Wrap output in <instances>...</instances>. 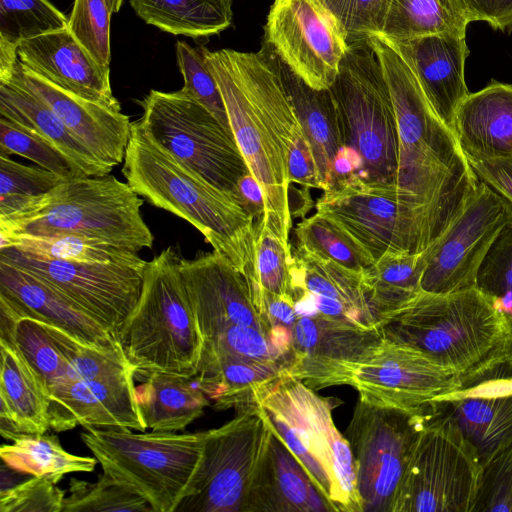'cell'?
Here are the masks:
<instances>
[{
	"instance_id": "cell-43",
	"label": "cell",
	"mask_w": 512,
	"mask_h": 512,
	"mask_svg": "<svg viewBox=\"0 0 512 512\" xmlns=\"http://www.w3.org/2000/svg\"><path fill=\"white\" fill-rule=\"evenodd\" d=\"M5 341L17 349L48 391L63 380L68 362L46 323L28 316L21 317Z\"/></svg>"
},
{
	"instance_id": "cell-4",
	"label": "cell",
	"mask_w": 512,
	"mask_h": 512,
	"mask_svg": "<svg viewBox=\"0 0 512 512\" xmlns=\"http://www.w3.org/2000/svg\"><path fill=\"white\" fill-rule=\"evenodd\" d=\"M383 338L419 350L461 378L512 342L507 318L477 287L434 294L421 291L383 315Z\"/></svg>"
},
{
	"instance_id": "cell-1",
	"label": "cell",
	"mask_w": 512,
	"mask_h": 512,
	"mask_svg": "<svg viewBox=\"0 0 512 512\" xmlns=\"http://www.w3.org/2000/svg\"><path fill=\"white\" fill-rule=\"evenodd\" d=\"M199 47L219 86L234 139L262 188L264 219L289 243L293 217L288 157L301 125L271 52L267 46L255 53Z\"/></svg>"
},
{
	"instance_id": "cell-35",
	"label": "cell",
	"mask_w": 512,
	"mask_h": 512,
	"mask_svg": "<svg viewBox=\"0 0 512 512\" xmlns=\"http://www.w3.org/2000/svg\"><path fill=\"white\" fill-rule=\"evenodd\" d=\"M439 405L476 448L482 465L512 443V395L470 397Z\"/></svg>"
},
{
	"instance_id": "cell-41",
	"label": "cell",
	"mask_w": 512,
	"mask_h": 512,
	"mask_svg": "<svg viewBox=\"0 0 512 512\" xmlns=\"http://www.w3.org/2000/svg\"><path fill=\"white\" fill-rule=\"evenodd\" d=\"M294 232L296 246L346 268L363 272L374 262L363 247L331 220L317 212L299 222Z\"/></svg>"
},
{
	"instance_id": "cell-25",
	"label": "cell",
	"mask_w": 512,
	"mask_h": 512,
	"mask_svg": "<svg viewBox=\"0 0 512 512\" xmlns=\"http://www.w3.org/2000/svg\"><path fill=\"white\" fill-rule=\"evenodd\" d=\"M384 40L405 61L437 116L453 131L456 110L470 93L465 81L466 34Z\"/></svg>"
},
{
	"instance_id": "cell-7",
	"label": "cell",
	"mask_w": 512,
	"mask_h": 512,
	"mask_svg": "<svg viewBox=\"0 0 512 512\" xmlns=\"http://www.w3.org/2000/svg\"><path fill=\"white\" fill-rule=\"evenodd\" d=\"M339 404L289 373L259 403L334 511L362 512L350 444L332 418Z\"/></svg>"
},
{
	"instance_id": "cell-6",
	"label": "cell",
	"mask_w": 512,
	"mask_h": 512,
	"mask_svg": "<svg viewBox=\"0 0 512 512\" xmlns=\"http://www.w3.org/2000/svg\"><path fill=\"white\" fill-rule=\"evenodd\" d=\"M144 199L115 176L60 182L20 215L0 220L11 235H77L135 252L152 248L154 237L141 215Z\"/></svg>"
},
{
	"instance_id": "cell-17",
	"label": "cell",
	"mask_w": 512,
	"mask_h": 512,
	"mask_svg": "<svg viewBox=\"0 0 512 512\" xmlns=\"http://www.w3.org/2000/svg\"><path fill=\"white\" fill-rule=\"evenodd\" d=\"M264 30L266 46L309 86H332L349 42L317 0H274Z\"/></svg>"
},
{
	"instance_id": "cell-58",
	"label": "cell",
	"mask_w": 512,
	"mask_h": 512,
	"mask_svg": "<svg viewBox=\"0 0 512 512\" xmlns=\"http://www.w3.org/2000/svg\"><path fill=\"white\" fill-rule=\"evenodd\" d=\"M362 167L363 160L360 154L354 148L342 145L333 162L332 184L338 180L358 173Z\"/></svg>"
},
{
	"instance_id": "cell-29",
	"label": "cell",
	"mask_w": 512,
	"mask_h": 512,
	"mask_svg": "<svg viewBox=\"0 0 512 512\" xmlns=\"http://www.w3.org/2000/svg\"><path fill=\"white\" fill-rule=\"evenodd\" d=\"M286 373L278 363L203 351L194 378L216 409L237 411L259 406Z\"/></svg>"
},
{
	"instance_id": "cell-19",
	"label": "cell",
	"mask_w": 512,
	"mask_h": 512,
	"mask_svg": "<svg viewBox=\"0 0 512 512\" xmlns=\"http://www.w3.org/2000/svg\"><path fill=\"white\" fill-rule=\"evenodd\" d=\"M180 270L202 342L233 326L257 327L272 334L245 277L225 256L213 251L191 260L181 258Z\"/></svg>"
},
{
	"instance_id": "cell-2",
	"label": "cell",
	"mask_w": 512,
	"mask_h": 512,
	"mask_svg": "<svg viewBox=\"0 0 512 512\" xmlns=\"http://www.w3.org/2000/svg\"><path fill=\"white\" fill-rule=\"evenodd\" d=\"M395 112L399 158L395 184L418 210L429 246L476 192L479 179L454 132L437 116L414 74L383 38H372Z\"/></svg>"
},
{
	"instance_id": "cell-54",
	"label": "cell",
	"mask_w": 512,
	"mask_h": 512,
	"mask_svg": "<svg viewBox=\"0 0 512 512\" xmlns=\"http://www.w3.org/2000/svg\"><path fill=\"white\" fill-rule=\"evenodd\" d=\"M291 183L306 189H321V182L312 147L300 128L292 141L288 157Z\"/></svg>"
},
{
	"instance_id": "cell-39",
	"label": "cell",
	"mask_w": 512,
	"mask_h": 512,
	"mask_svg": "<svg viewBox=\"0 0 512 512\" xmlns=\"http://www.w3.org/2000/svg\"><path fill=\"white\" fill-rule=\"evenodd\" d=\"M0 458L9 468L30 476H47L57 483L74 472H91L97 459L67 452L55 435L21 434L0 447Z\"/></svg>"
},
{
	"instance_id": "cell-32",
	"label": "cell",
	"mask_w": 512,
	"mask_h": 512,
	"mask_svg": "<svg viewBox=\"0 0 512 512\" xmlns=\"http://www.w3.org/2000/svg\"><path fill=\"white\" fill-rule=\"evenodd\" d=\"M136 398L146 427L162 432L184 430L209 404L194 377L160 372L145 376Z\"/></svg>"
},
{
	"instance_id": "cell-23",
	"label": "cell",
	"mask_w": 512,
	"mask_h": 512,
	"mask_svg": "<svg viewBox=\"0 0 512 512\" xmlns=\"http://www.w3.org/2000/svg\"><path fill=\"white\" fill-rule=\"evenodd\" d=\"M135 370L63 382L49 389L50 429H134L145 432L134 385Z\"/></svg>"
},
{
	"instance_id": "cell-36",
	"label": "cell",
	"mask_w": 512,
	"mask_h": 512,
	"mask_svg": "<svg viewBox=\"0 0 512 512\" xmlns=\"http://www.w3.org/2000/svg\"><path fill=\"white\" fill-rule=\"evenodd\" d=\"M470 22L461 0H390L379 36L404 41L437 34H466Z\"/></svg>"
},
{
	"instance_id": "cell-50",
	"label": "cell",
	"mask_w": 512,
	"mask_h": 512,
	"mask_svg": "<svg viewBox=\"0 0 512 512\" xmlns=\"http://www.w3.org/2000/svg\"><path fill=\"white\" fill-rule=\"evenodd\" d=\"M512 395V342L461 378L459 389L438 399L437 403L470 397Z\"/></svg>"
},
{
	"instance_id": "cell-59",
	"label": "cell",
	"mask_w": 512,
	"mask_h": 512,
	"mask_svg": "<svg viewBox=\"0 0 512 512\" xmlns=\"http://www.w3.org/2000/svg\"><path fill=\"white\" fill-rule=\"evenodd\" d=\"M106 3L110 12L113 14L117 13L121 9L124 0H106Z\"/></svg>"
},
{
	"instance_id": "cell-14",
	"label": "cell",
	"mask_w": 512,
	"mask_h": 512,
	"mask_svg": "<svg viewBox=\"0 0 512 512\" xmlns=\"http://www.w3.org/2000/svg\"><path fill=\"white\" fill-rule=\"evenodd\" d=\"M270 430L259 405L206 431L197 472L175 512H243Z\"/></svg>"
},
{
	"instance_id": "cell-21",
	"label": "cell",
	"mask_w": 512,
	"mask_h": 512,
	"mask_svg": "<svg viewBox=\"0 0 512 512\" xmlns=\"http://www.w3.org/2000/svg\"><path fill=\"white\" fill-rule=\"evenodd\" d=\"M0 82L17 85L41 99L107 166L114 168L123 162L132 123L122 111L58 87L26 68L19 59L0 72Z\"/></svg>"
},
{
	"instance_id": "cell-13",
	"label": "cell",
	"mask_w": 512,
	"mask_h": 512,
	"mask_svg": "<svg viewBox=\"0 0 512 512\" xmlns=\"http://www.w3.org/2000/svg\"><path fill=\"white\" fill-rule=\"evenodd\" d=\"M433 408L406 411L358 399L344 436L354 459L362 512H392L413 447Z\"/></svg>"
},
{
	"instance_id": "cell-16",
	"label": "cell",
	"mask_w": 512,
	"mask_h": 512,
	"mask_svg": "<svg viewBox=\"0 0 512 512\" xmlns=\"http://www.w3.org/2000/svg\"><path fill=\"white\" fill-rule=\"evenodd\" d=\"M0 258L70 298L116 338L141 293L146 265L53 260L0 249Z\"/></svg>"
},
{
	"instance_id": "cell-31",
	"label": "cell",
	"mask_w": 512,
	"mask_h": 512,
	"mask_svg": "<svg viewBox=\"0 0 512 512\" xmlns=\"http://www.w3.org/2000/svg\"><path fill=\"white\" fill-rule=\"evenodd\" d=\"M269 50L297 119L312 147L322 190H327L332 184L335 156L344 145L332 93L330 89L318 90L309 86Z\"/></svg>"
},
{
	"instance_id": "cell-42",
	"label": "cell",
	"mask_w": 512,
	"mask_h": 512,
	"mask_svg": "<svg viewBox=\"0 0 512 512\" xmlns=\"http://www.w3.org/2000/svg\"><path fill=\"white\" fill-rule=\"evenodd\" d=\"M62 181L42 167L23 165L0 154V220L25 212Z\"/></svg>"
},
{
	"instance_id": "cell-27",
	"label": "cell",
	"mask_w": 512,
	"mask_h": 512,
	"mask_svg": "<svg viewBox=\"0 0 512 512\" xmlns=\"http://www.w3.org/2000/svg\"><path fill=\"white\" fill-rule=\"evenodd\" d=\"M332 511L333 507L271 424L243 512Z\"/></svg>"
},
{
	"instance_id": "cell-48",
	"label": "cell",
	"mask_w": 512,
	"mask_h": 512,
	"mask_svg": "<svg viewBox=\"0 0 512 512\" xmlns=\"http://www.w3.org/2000/svg\"><path fill=\"white\" fill-rule=\"evenodd\" d=\"M176 58L184 80L181 90L205 107L233 135L219 86L200 47L193 48L185 41H178Z\"/></svg>"
},
{
	"instance_id": "cell-8",
	"label": "cell",
	"mask_w": 512,
	"mask_h": 512,
	"mask_svg": "<svg viewBox=\"0 0 512 512\" xmlns=\"http://www.w3.org/2000/svg\"><path fill=\"white\" fill-rule=\"evenodd\" d=\"M86 430L81 440L104 472L142 496L154 512H175L197 472L206 431Z\"/></svg>"
},
{
	"instance_id": "cell-9",
	"label": "cell",
	"mask_w": 512,
	"mask_h": 512,
	"mask_svg": "<svg viewBox=\"0 0 512 512\" xmlns=\"http://www.w3.org/2000/svg\"><path fill=\"white\" fill-rule=\"evenodd\" d=\"M329 89L343 143L354 148L363 160L356 174L370 181L395 183L398 129L384 70L371 38L349 43Z\"/></svg>"
},
{
	"instance_id": "cell-30",
	"label": "cell",
	"mask_w": 512,
	"mask_h": 512,
	"mask_svg": "<svg viewBox=\"0 0 512 512\" xmlns=\"http://www.w3.org/2000/svg\"><path fill=\"white\" fill-rule=\"evenodd\" d=\"M0 433L8 440L50 429L49 391L38 374L5 340H0Z\"/></svg>"
},
{
	"instance_id": "cell-57",
	"label": "cell",
	"mask_w": 512,
	"mask_h": 512,
	"mask_svg": "<svg viewBox=\"0 0 512 512\" xmlns=\"http://www.w3.org/2000/svg\"><path fill=\"white\" fill-rule=\"evenodd\" d=\"M236 196L244 210L254 218V222L260 221L264 217L263 191L250 172L239 180Z\"/></svg>"
},
{
	"instance_id": "cell-24",
	"label": "cell",
	"mask_w": 512,
	"mask_h": 512,
	"mask_svg": "<svg viewBox=\"0 0 512 512\" xmlns=\"http://www.w3.org/2000/svg\"><path fill=\"white\" fill-rule=\"evenodd\" d=\"M18 59L29 70L82 98L122 111L104 69L68 27L26 39L17 47Z\"/></svg>"
},
{
	"instance_id": "cell-10",
	"label": "cell",
	"mask_w": 512,
	"mask_h": 512,
	"mask_svg": "<svg viewBox=\"0 0 512 512\" xmlns=\"http://www.w3.org/2000/svg\"><path fill=\"white\" fill-rule=\"evenodd\" d=\"M483 465L439 403L422 428L392 512H473Z\"/></svg>"
},
{
	"instance_id": "cell-46",
	"label": "cell",
	"mask_w": 512,
	"mask_h": 512,
	"mask_svg": "<svg viewBox=\"0 0 512 512\" xmlns=\"http://www.w3.org/2000/svg\"><path fill=\"white\" fill-rule=\"evenodd\" d=\"M69 19L48 0H0V41L15 45L68 27Z\"/></svg>"
},
{
	"instance_id": "cell-51",
	"label": "cell",
	"mask_w": 512,
	"mask_h": 512,
	"mask_svg": "<svg viewBox=\"0 0 512 512\" xmlns=\"http://www.w3.org/2000/svg\"><path fill=\"white\" fill-rule=\"evenodd\" d=\"M338 21L348 42L379 35L390 0H317Z\"/></svg>"
},
{
	"instance_id": "cell-38",
	"label": "cell",
	"mask_w": 512,
	"mask_h": 512,
	"mask_svg": "<svg viewBox=\"0 0 512 512\" xmlns=\"http://www.w3.org/2000/svg\"><path fill=\"white\" fill-rule=\"evenodd\" d=\"M15 248L22 253L53 260L119 263L143 266L138 252L77 235L30 236L11 235L0 231V249Z\"/></svg>"
},
{
	"instance_id": "cell-47",
	"label": "cell",
	"mask_w": 512,
	"mask_h": 512,
	"mask_svg": "<svg viewBox=\"0 0 512 512\" xmlns=\"http://www.w3.org/2000/svg\"><path fill=\"white\" fill-rule=\"evenodd\" d=\"M476 287L507 318L512 330V220L500 232L482 262Z\"/></svg>"
},
{
	"instance_id": "cell-28",
	"label": "cell",
	"mask_w": 512,
	"mask_h": 512,
	"mask_svg": "<svg viewBox=\"0 0 512 512\" xmlns=\"http://www.w3.org/2000/svg\"><path fill=\"white\" fill-rule=\"evenodd\" d=\"M453 132L468 161L511 157L512 84L492 80L469 93L456 110Z\"/></svg>"
},
{
	"instance_id": "cell-49",
	"label": "cell",
	"mask_w": 512,
	"mask_h": 512,
	"mask_svg": "<svg viewBox=\"0 0 512 512\" xmlns=\"http://www.w3.org/2000/svg\"><path fill=\"white\" fill-rule=\"evenodd\" d=\"M110 12L106 0H75L68 28L104 69L110 70Z\"/></svg>"
},
{
	"instance_id": "cell-40",
	"label": "cell",
	"mask_w": 512,
	"mask_h": 512,
	"mask_svg": "<svg viewBox=\"0 0 512 512\" xmlns=\"http://www.w3.org/2000/svg\"><path fill=\"white\" fill-rule=\"evenodd\" d=\"M293 265L290 243L284 242L264 217L254 222L252 258L244 274L252 297L263 291L291 296Z\"/></svg>"
},
{
	"instance_id": "cell-45",
	"label": "cell",
	"mask_w": 512,
	"mask_h": 512,
	"mask_svg": "<svg viewBox=\"0 0 512 512\" xmlns=\"http://www.w3.org/2000/svg\"><path fill=\"white\" fill-rule=\"evenodd\" d=\"M154 512L139 494L103 471L95 483L72 478L62 512Z\"/></svg>"
},
{
	"instance_id": "cell-18",
	"label": "cell",
	"mask_w": 512,
	"mask_h": 512,
	"mask_svg": "<svg viewBox=\"0 0 512 512\" xmlns=\"http://www.w3.org/2000/svg\"><path fill=\"white\" fill-rule=\"evenodd\" d=\"M460 385L454 370L383 337L357 365L351 382L361 400L406 411H423Z\"/></svg>"
},
{
	"instance_id": "cell-20",
	"label": "cell",
	"mask_w": 512,
	"mask_h": 512,
	"mask_svg": "<svg viewBox=\"0 0 512 512\" xmlns=\"http://www.w3.org/2000/svg\"><path fill=\"white\" fill-rule=\"evenodd\" d=\"M381 339L377 330L323 317H298L292 330V363L288 373L316 391L351 386L357 365Z\"/></svg>"
},
{
	"instance_id": "cell-44",
	"label": "cell",
	"mask_w": 512,
	"mask_h": 512,
	"mask_svg": "<svg viewBox=\"0 0 512 512\" xmlns=\"http://www.w3.org/2000/svg\"><path fill=\"white\" fill-rule=\"evenodd\" d=\"M0 154L19 155L64 181L87 175L60 149L35 131L0 116Z\"/></svg>"
},
{
	"instance_id": "cell-3",
	"label": "cell",
	"mask_w": 512,
	"mask_h": 512,
	"mask_svg": "<svg viewBox=\"0 0 512 512\" xmlns=\"http://www.w3.org/2000/svg\"><path fill=\"white\" fill-rule=\"evenodd\" d=\"M122 173L155 207L189 222L244 276L252 258L254 218L224 191L149 140L132 122Z\"/></svg>"
},
{
	"instance_id": "cell-22",
	"label": "cell",
	"mask_w": 512,
	"mask_h": 512,
	"mask_svg": "<svg viewBox=\"0 0 512 512\" xmlns=\"http://www.w3.org/2000/svg\"><path fill=\"white\" fill-rule=\"evenodd\" d=\"M292 298L304 317H323L377 330L380 317L371 305L363 272L346 268L302 247L294 248Z\"/></svg>"
},
{
	"instance_id": "cell-55",
	"label": "cell",
	"mask_w": 512,
	"mask_h": 512,
	"mask_svg": "<svg viewBox=\"0 0 512 512\" xmlns=\"http://www.w3.org/2000/svg\"><path fill=\"white\" fill-rule=\"evenodd\" d=\"M468 162L479 181L494 190L512 209V156Z\"/></svg>"
},
{
	"instance_id": "cell-56",
	"label": "cell",
	"mask_w": 512,
	"mask_h": 512,
	"mask_svg": "<svg viewBox=\"0 0 512 512\" xmlns=\"http://www.w3.org/2000/svg\"><path fill=\"white\" fill-rule=\"evenodd\" d=\"M473 21H485L494 30H512V0H461Z\"/></svg>"
},
{
	"instance_id": "cell-15",
	"label": "cell",
	"mask_w": 512,
	"mask_h": 512,
	"mask_svg": "<svg viewBox=\"0 0 512 512\" xmlns=\"http://www.w3.org/2000/svg\"><path fill=\"white\" fill-rule=\"evenodd\" d=\"M512 220L508 203L484 182L445 233L426 250L421 289L448 294L476 287L482 262Z\"/></svg>"
},
{
	"instance_id": "cell-37",
	"label": "cell",
	"mask_w": 512,
	"mask_h": 512,
	"mask_svg": "<svg viewBox=\"0 0 512 512\" xmlns=\"http://www.w3.org/2000/svg\"><path fill=\"white\" fill-rule=\"evenodd\" d=\"M425 266V250L419 253L388 251L363 271L364 287L380 319L422 291Z\"/></svg>"
},
{
	"instance_id": "cell-33",
	"label": "cell",
	"mask_w": 512,
	"mask_h": 512,
	"mask_svg": "<svg viewBox=\"0 0 512 512\" xmlns=\"http://www.w3.org/2000/svg\"><path fill=\"white\" fill-rule=\"evenodd\" d=\"M0 116L17 122L50 141L87 176H104L113 170L97 159L48 105L17 85L0 82Z\"/></svg>"
},
{
	"instance_id": "cell-11",
	"label": "cell",
	"mask_w": 512,
	"mask_h": 512,
	"mask_svg": "<svg viewBox=\"0 0 512 512\" xmlns=\"http://www.w3.org/2000/svg\"><path fill=\"white\" fill-rule=\"evenodd\" d=\"M135 121L144 135L216 187L236 195L249 168L234 136L183 90H150ZM237 197V196H236Z\"/></svg>"
},
{
	"instance_id": "cell-52",
	"label": "cell",
	"mask_w": 512,
	"mask_h": 512,
	"mask_svg": "<svg viewBox=\"0 0 512 512\" xmlns=\"http://www.w3.org/2000/svg\"><path fill=\"white\" fill-rule=\"evenodd\" d=\"M65 491L47 476H31L0 491L1 512H62Z\"/></svg>"
},
{
	"instance_id": "cell-34",
	"label": "cell",
	"mask_w": 512,
	"mask_h": 512,
	"mask_svg": "<svg viewBox=\"0 0 512 512\" xmlns=\"http://www.w3.org/2000/svg\"><path fill=\"white\" fill-rule=\"evenodd\" d=\"M144 22L173 35L209 37L232 23V0H130Z\"/></svg>"
},
{
	"instance_id": "cell-5",
	"label": "cell",
	"mask_w": 512,
	"mask_h": 512,
	"mask_svg": "<svg viewBox=\"0 0 512 512\" xmlns=\"http://www.w3.org/2000/svg\"><path fill=\"white\" fill-rule=\"evenodd\" d=\"M173 247L147 262L140 296L117 340L136 374L194 377L202 338Z\"/></svg>"
},
{
	"instance_id": "cell-12",
	"label": "cell",
	"mask_w": 512,
	"mask_h": 512,
	"mask_svg": "<svg viewBox=\"0 0 512 512\" xmlns=\"http://www.w3.org/2000/svg\"><path fill=\"white\" fill-rule=\"evenodd\" d=\"M315 207L374 261L388 251L419 253L429 247L419 212L395 183L353 174L324 190Z\"/></svg>"
},
{
	"instance_id": "cell-53",
	"label": "cell",
	"mask_w": 512,
	"mask_h": 512,
	"mask_svg": "<svg viewBox=\"0 0 512 512\" xmlns=\"http://www.w3.org/2000/svg\"><path fill=\"white\" fill-rule=\"evenodd\" d=\"M473 512H512V443L483 465Z\"/></svg>"
},
{
	"instance_id": "cell-26",
	"label": "cell",
	"mask_w": 512,
	"mask_h": 512,
	"mask_svg": "<svg viewBox=\"0 0 512 512\" xmlns=\"http://www.w3.org/2000/svg\"><path fill=\"white\" fill-rule=\"evenodd\" d=\"M0 294L28 316L60 328L79 342L123 352L117 338L78 304L34 274L0 258Z\"/></svg>"
}]
</instances>
